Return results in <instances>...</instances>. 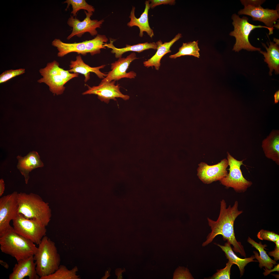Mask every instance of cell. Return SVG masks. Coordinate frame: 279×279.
Returning <instances> with one entry per match:
<instances>
[{
  "mask_svg": "<svg viewBox=\"0 0 279 279\" xmlns=\"http://www.w3.org/2000/svg\"><path fill=\"white\" fill-rule=\"evenodd\" d=\"M240 1L242 4L244 6L248 5H261L265 1V0H240Z\"/></svg>",
  "mask_w": 279,
  "mask_h": 279,
  "instance_id": "cell-35",
  "label": "cell"
},
{
  "mask_svg": "<svg viewBox=\"0 0 279 279\" xmlns=\"http://www.w3.org/2000/svg\"><path fill=\"white\" fill-rule=\"evenodd\" d=\"M228 166L227 159H224L217 164L212 165L202 162L199 164L197 175L203 183L210 184L220 181L228 174L227 168Z\"/></svg>",
  "mask_w": 279,
  "mask_h": 279,
  "instance_id": "cell-12",
  "label": "cell"
},
{
  "mask_svg": "<svg viewBox=\"0 0 279 279\" xmlns=\"http://www.w3.org/2000/svg\"><path fill=\"white\" fill-rule=\"evenodd\" d=\"M220 213L216 221L207 218L211 231L207 236L206 241L203 243L202 246L207 245L217 236L221 235L224 241H227L228 243L233 245L234 251L246 257L243 246L235 238L234 227L235 219L243 211L238 210V203L237 201H235L232 207L229 205L227 207L226 203L223 199L220 201Z\"/></svg>",
  "mask_w": 279,
  "mask_h": 279,
  "instance_id": "cell-1",
  "label": "cell"
},
{
  "mask_svg": "<svg viewBox=\"0 0 279 279\" xmlns=\"http://www.w3.org/2000/svg\"><path fill=\"white\" fill-rule=\"evenodd\" d=\"M18 193L14 191L0 198V237L10 229L11 221L16 218L18 214Z\"/></svg>",
  "mask_w": 279,
  "mask_h": 279,
  "instance_id": "cell-9",
  "label": "cell"
},
{
  "mask_svg": "<svg viewBox=\"0 0 279 279\" xmlns=\"http://www.w3.org/2000/svg\"><path fill=\"white\" fill-rule=\"evenodd\" d=\"M63 3L67 4L66 10L68 9L70 5H72V10L71 13L74 16H76L77 12L81 9L85 10L89 13H93L95 11L94 7L88 4L85 0H66Z\"/></svg>",
  "mask_w": 279,
  "mask_h": 279,
  "instance_id": "cell-29",
  "label": "cell"
},
{
  "mask_svg": "<svg viewBox=\"0 0 279 279\" xmlns=\"http://www.w3.org/2000/svg\"><path fill=\"white\" fill-rule=\"evenodd\" d=\"M262 45L266 50V52L261 50L259 51L264 56V61L268 64L269 69V74L270 76L272 75V73L274 70L276 74L279 73V48L276 43L270 41L269 44L268 43V47L266 45L262 43Z\"/></svg>",
  "mask_w": 279,
  "mask_h": 279,
  "instance_id": "cell-21",
  "label": "cell"
},
{
  "mask_svg": "<svg viewBox=\"0 0 279 279\" xmlns=\"http://www.w3.org/2000/svg\"><path fill=\"white\" fill-rule=\"evenodd\" d=\"M108 40L105 35L99 34L92 40H86L84 42L87 53H90L92 56L99 53L101 49L106 48L104 44Z\"/></svg>",
  "mask_w": 279,
  "mask_h": 279,
  "instance_id": "cell-27",
  "label": "cell"
},
{
  "mask_svg": "<svg viewBox=\"0 0 279 279\" xmlns=\"http://www.w3.org/2000/svg\"><path fill=\"white\" fill-rule=\"evenodd\" d=\"M1 251L14 258L17 262L34 256L38 247L34 243L17 233L13 227L0 237Z\"/></svg>",
  "mask_w": 279,
  "mask_h": 279,
  "instance_id": "cell-4",
  "label": "cell"
},
{
  "mask_svg": "<svg viewBox=\"0 0 279 279\" xmlns=\"http://www.w3.org/2000/svg\"><path fill=\"white\" fill-rule=\"evenodd\" d=\"M115 81L113 80L107 82L101 81L98 86L92 87L86 84L88 89L82 94L97 95L98 99L107 103H108L111 99L116 100V98H120L125 100L129 99V96L123 94L121 92L119 85H115Z\"/></svg>",
  "mask_w": 279,
  "mask_h": 279,
  "instance_id": "cell-11",
  "label": "cell"
},
{
  "mask_svg": "<svg viewBox=\"0 0 279 279\" xmlns=\"http://www.w3.org/2000/svg\"><path fill=\"white\" fill-rule=\"evenodd\" d=\"M75 60H71L69 65V71L74 73H80L83 75L85 77L84 81L86 82L90 78V73L95 74L100 79H104L107 76V74L101 72L100 69L103 68L105 65L95 67H92L85 63L80 55L76 56Z\"/></svg>",
  "mask_w": 279,
  "mask_h": 279,
  "instance_id": "cell-18",
  "label": "cell"
},
{
  "mask_svg": "<svg viewBox=\"0 0 279 279\" xmlns=\"http://www.w3.org/2000/svg\"><path fill=\"white\" fill-rule=\"evenodd\" d=\"M78 271V268L76 266L69 270L66 266L60 265L53 273L41 279H80V276L77 275Z\"/></svg>",
  "mask_w": 279,
  "mask_h": 279,
  "instance_id": "cell-26",
  "label": "cell"
},
{
  "mask_svg": "<svg viewBox=\"0 0 279 279\" xmlns=\"http://www.w3.org/2000/svg\"><path fill=\"white\" fill-rule=\"evenodd\" d=\"M34 256L17 262L9 275V279H22L28 276L29 279H40L36 270Z\"/></svg>",
  "mask_w": 279,
  "mask_h": 279,
  "instance_id": "cell-15",
  "label": "cell"
},
{
  "mask_svg": "<svg viewBox=\"0 0 279 279\" xmlns=\"http://www.w3.org/2000/svg\"><path fill=\"white\" fill-rule=\"evenodd\" d=\"M278 9H264L260 5L244 6L238 12L239 15L244 14L252 17L253 21L264 23L266 26L274 29V25L279 18Z\"/></svg>",
  "mask_w": 279,
  "mask_h": 279,
  "instance_id": "cell-13",
  "label": "cell"
},
{
  "mask_svg": "<svg viewBox=\"0 0 279 279\" xmlns=\"http://www.w3.org/2000/svg\"><path fill=\"white\" fill-rule=\"evenodd\" d=\"M122 274L121 273H120L119 274V276L118 277V279H122Z\"/></svg>",
  "mask_w": 279,
  "mask_h": 279,
  "instance_id": "cell-42",
  "label": "cell"
},
{
  "mask_svg": "<svg viewBox=\"0 0 279 279\" xmlns=\"http://www.w3.org/2000/svg\"><path fill=\"white\" fill-rule=\"evenodd\" d=\"M275 243L276 244L274 250L269 252L268 254L274 258V260L277 261L279 259V239L277 240Z\"/></svg>",
  "mask_w": 279,
  "mask_h": 279,
  "instance_id": "cell-36",
  "label": "cell"
},
{
  "mask_svg": "<svg viewBox=\"0 0 279 279\" xmlns=\"http://www.w3.org/2000/svg\"><path fill=\"white\" fill-rule=\"evenodd\" d=\"M150 8L153 9L157 6L162 4L174 5L175 4V0H150Z\"/></svg>",
  "mask_w": 279,
  "mask_h": 279,
  "instance_id": "cell-34",
  "label": "cell"
},
{
  "mask_svg": "<svg viewBox=\"0 0 279 279\" xmlns=\"http://www.w3.org/2000/svg\"><path fill=\"white\" fill-rule=\"evenodd\" d=\"M18 214L27 219L35 220L46 226L51 217V211L47 203L38 195L21 192L17 194Z\"/></svg>",
  "mask_w": 279,
  "mask_h": 279,
  "instance_id": "cell-2",
  "label": "cell"
},
{
  "mask_svg": "<svg viewBox=\"0 0 279 279\" xmlns=\"http://www.w3.org/2000/svg\"><path fill=\"white\" fill-rule=\"evenodd\" d=\"M257 237L261 240H266L274 242L279 239V235L274 232L261 229L257 234Z\"/></svg>",
  "mask_w": 279,
  "mask_h": 279,
  "instance_id": "cell-32",
  "label": "cell"
},
{
  "mask_svg": "<svg viewBox=\"0 0 279 279\" xmlns=\"http://www.w3.org/2000/svg\"><path fill=\"white\" fill-rule=\"evenodd\" d=\"M34 255L40 279L53 273L58 268L60 258L54 242L47 236L42 238Z\"/></svg>",
  "mask_w": 279,
  "mask_h": 279,
  "instance_id": "cell-3",
  "label": "cell"
},
{
  "mask_svg": "<svg viewBox=\"0 0 279 279\" xmlns=\"http://www.w3.org/2000/svg\"><path fill=\"white\" fill-rule=\"evenodd\" d=\"M231 18L233 20L232 24L234 27V30L231 32L229 35L234 37L236 42L233 50L239 52L242 49L249 51H259L261 49L253 46L249 41V35L252 30L257 28H265L269 30V35L273 33L274 29L266 26L261 25H255L250 23L247 17L243 16L241 18L236 14H233Z\"/></svg>",
  "mask_w": 279,
  "mask_h": 279,
  "instance_id": "cell-6",
  "label": "cell"
},
{
  "mask_svg": "<svg viewBox=\"0 0 279 279\" xmlns=\"http://www.w3.org/2000/svg\"><path fill=\"white\" fill-rule=\"evenodd\" d=\"M274 103H277L279 101V91H277L274 95Z\"/></svg>",
  "mask_w": 279,
  "mask_h": 279,
  "instance_id": "cell-39",
  "label": "cell"
},
{
  "mask_svg": "<svg viewBox=\"0 0 279 279\" xmlns=\"http://www.w3.org/2000/svg\"><path fill=\"white\" fill-rule=\"evenodd\" d=\"M262 147L266 158L279 165V132L273 130L262 141Z\"/></svg>",
  "mask_w": 279,
  "mask_h": 279,
  "instance_id": "cell-20",
  "label": "cell"
},
{
  "mask_svg": "<svg viewBox=\"0 0 279 279\" xmlns=\"http://www.w3.org/2000/svg\"><path fill=\"white\" fill-rule=\"evenodd\" d=\"M52 45L57 48L58 52L57 56L62 57L72 52H76L78 54L83 56L87 55L84 41L73 43L64 42L60 40L55 39L52 42Z\"/></svg>",
  "mask_w": 279,
  "mask_h": 279,
  "instance_id": "cell-23",
  "label": "cell"
},
{
  "mask_svg": "<svg viewBox=\"0 0 279 279\" xmlns=\"http://www.w3.org/2000/svg\"><path fill=\"white\" fill-rule=\"evenodd\" d=\"M150 3L149 0L145 1L144 11L138 18L135 17V7L133 6L129 16L130 20L127 24V25L129 27L136 26L139 28L140 30L139 36L141 37L143 36L144 32H146L151 38L154 36L153 30L150 27L148 21V13L150 8Z\"/></svg>",
  "mask_w": 279,
  "mask_h": 279,
  "instance_id": "cell-17",
  "label": "cell"
},
{
  "mask_svg": "<svg viewBox=\"0 0 279 279\" xmlns=\"http://www.w3.org/2000/svg\"><path fill=\"white\" fill-rule=\"evenodd\" d=\"M39 72L42 77L37 80L39 83H44L54 95L62 94L65 90V84L68 81L78 77L79 74L72 73L59 67L58 62L54 60L48 63L46 66L40 69Z\"/></svg>",
  "mask_w": 279,
  "mask_h": 279,
  "instance_id": "cell-5",
  "label": "cell"
},
{
  "mask_svg": "<svg viewBox=\"0 0 279 279\" xmlns=\"http://www.w3.org/2000/svg\"><path fill=\"white\" fill-rule=\"evenodd\" d=\"M274 41L275 42V43H277L279 45V40L276 38H274Z\"/></svg>",
  "mask_w": 279,
  "mask_h": 279,
  "instance_id": "cell-41",
  "label": "cell"
},
{
  "mask_svg": "<svg viewBox=\"0 0 279 279\" xmlns=\"http://www.w3.org/2000/svg\"><path fill=\"white\" fill-rule=\"evenodd\" d=\"M216 245L221 248L224 252L228 260L232 262L234 264L237 265L240 271L241 277L243 275L245 267L248 263L252 262L258 261L253 260L255 258L254 255H252L250 257L244 259H242L238 257L234 253L231 245L227 242L225 243L224 245H222L219 244H217Z\"/></svg>",
  "mask_w": 279,
  "mask_h": 279,
  "instance_id": "cell-25",
  "label": "cell"
},
{
  "mask_svg": "<svg viewBox=\"0 0 279 279\" xmlns=\"http://www.w3.org/2000/svg\"><path fill=\"white\" fill-rule=\"evenodd\" d=\"M227 159L229 172L220 181L221 183L227 187L233 188L237 192H245L252 184V182L246 179L243 176L241 169L245 160H238L234 158L228 152Z\"/></svg>",
  "mask_w": 279,
  "mask_h": 279,
  "instance_id": "cell-7",
  "label": "cell"
},
{
  "mask_svg": "<svg viewBox=\"0 0 279 279\" xmlns=\"http://www.w3.org/2000/svg\"><path fill=\"white\" fill-rule=\"evenodd\" d=\"M5 185L4 180L2 179H0V196H1L5 190Z\"/></svg>",
  "mask_w": 279,
  "mask_h": 279,
  "instance_id": "cell-38",
  "label": "cell"
},
{
  "mask_svg": "<svg viewBox=\"0 0 279 279\" xmlns=\"http://www.w3.org/2000/svg\"><path fill=\"white\" fill-rule=\"evenodd\" d=\"M247 241L259 252V254L257 252L255 251H253L255 258L258 261L259 263V266L260 268L264 267L265 269H270L273 268L274 265L277 264L276 261L272 259L265 250L264 249H266L265 247L267 246L266 244L263 245L261 242L258 243L250 237H249Z\"/></svg>",
  "mask_w": 279,
  "mask_h": 279,
  "instance_id": "cell-24",
  "label": "cell"
},
{
  "mask_svg": "<svg viewBox=\"0 0 279 279\" xmlns=\"http://www.w3.org/2000/svg\"><path fill=\"white\" fill-rule=\"evenodd\" d=\"M17 158L18 160L17 168L24 176L26 184L28 183L29 178V173L34 169L44 166L39 155L36 151H31L24 157L18 155Z\"/></svg>",
  "mask_w": 279,
  "mask_h": 279,
  "instance_id": "cell-16",
  "label": "cell"
},
{
  "mask_svg": "<svg viewBox=\"0 0 279 279\" xmlns=\"http://www.w3.org/2000/svg\"><path fill=\"white\" fill-rule=\"evenodd\" d=\"M12 221L13 227L17 233L37 245L46 235L45 226L35 220L27 219L18 214Z\"/></svg>",
  "mask_w": 279,
  "mask_h": 279,
  "instance_id": "cell-8",
  "label": "cell"
},
{
  "mask_svg": "<svg viewBox=\"0 0 279 279\" xmlns=\"http://www.w3.org/2000/svg\"><path fill=\"white\" fill-rule=\"evenodd\" d=\"M234 264L228 260L225 267L223 269L217 270V272L210 279H229L230 278V269L232 266Z\"/></svg>",
  "mask_w": 279,
  "mask_h": 279,
  "instance_id": "cell-31",
  "label": "cell"
},
{
  "mask_svg": "<svg viewBox=\"0 0 279 279\" xmlns=\"http://www.w3.org/2000/svg\"><path fill=\"white\" fill-rule=\"evenodd\" d=\"M182 34L179 33L171 41L164 42L159 40L156 42L157 45V51L155 54L151 58L143 62L144 66L147 68L154 66L156 70H158L160 66V60L162 57L166 54L171 52V47L176 41L182 37Z\"/></svg>",
  "mask_w": 279,
  "mask_h": 279,
  "instance_id": "cell-19",
  "label": "cell"
},
{
  "mask_svg": "<svg viewBox=\"0 0 279 279\" xmlns=\"http://www.w3.org/2000/svg\"><path fill=\"white\" fill-rule=\"evenodd\" d=\"M174 279H192V277L187 268L179 266L175 270L173 275Z\"/></svg>",
  "mask_w": 279,
  "mask_h": 279,
  "instance_id": "cell-33",
  "label": "cell"
},
{
  "mask_svg": "<svg viewBox=\"0 0 279 279\" xmlns=\"http://www.w3.org/2000/svg\"><path fill=\"white\" fill-rule=\"evenodd\" d=\"M198 41H193L188 43H183L182 46L179 49L176 53L169 56L171 59H175L177 57L185 56H192L199 58L200 49L198 45Z\"/></svg>",
  "mask_w": 279,
  "mask_h": 279,
  "instance_id": "cell-28",
  "label": "cell"
},
{
  "mask_svg": "<svg viewBox=\"0 0 279 279\" xmlns=\"http://www.w3.org/2000/svg\"><path fill=\"white\" fill-rule=\"evenodd\" d=\"M86 17L81 21L73 16H71L67 21V24L72 27V31L67 39L69 40L75 36L80 37L85 33L88 32L92 36L97 35L98 32L96 29L100 28L104 19L100 20H91L90 19L93 13H89L84 11Z\"/></svg>",
  "mask_w": 279,
  "mask_h": 279,
  "instance_id": "cell-10",
  "label": "cell"
},
{
  "mask_svg": "<svg viewBox=\"0 0 279 279\" xmlns=\"http://www.w3.org/2000/svg\"><path fill=\"white\" fill-rule=\"evenodd\" d=\"M264 269L265 271L263 273V274L265 276L267 275L272 272L277 271L278 272H279V264H277L275 266L274 268L273 269Z\"/></svg>",
  "mask_w": 279,
  "mask_h": 279,
  "instance_id": "cell-37",
  "label": "cell"
},
{
  "mask_svg": "<svg viewBox=\"0 0 279 279\" xmlns=\"http://www.w3.org/2000/svg\"><path fill=\"white\" fill-rule=\"evenodd\" d=\"M0 263L1 264L2 266H3L6 269H8L9 268V266L8 264L5 262L4 261L2 260H0Z\"/></svg>",
  "mask_w": 279,
  "mask_h": 279,
  "instance_id": "cell-40",
  "label": "cell"
},
{
  "mask_svg": "<svg viewBox=\"0 0 279 279\" xmlns=\"http://www.w3.org/2000/svg\"><path fill=\"white\" fill-rule=\"evenodd\" d=\"M138 58L134 52L131 53L126 58H119L118 60L111 64V70L109 72L107 76L101 81L107 82L124 78H135L136 76V73L133 71L127 72L126 71L131 63Z\"/></svg>",
  "mask_w": 279,
  "mask_h": 279,
  "instance_id": "cell-14",
  "label": "cell"
},
{
  "mask_svg": "<svg viewBox=\"0 0 279 279\" xmlns=\"http://www.w3.org/2000/svg\"><path fill=\"white\" fill-rule=\"evenodd\" d=\"M25 72V69L24 68L6 70L0 75V83L5 82L15 77L24 74Z\"/></svg>",
  "mask_w": 279,
  "mask_h": 279,
  "instance_id": "cell-30",
  "label": "cell"
},
{
  "mask_svg": "<svg viewBox=\"0 0 279 279\" xmlns=\"http://www.w3.org/2000/svg\"><path fill=\"white\" fill-rule=\"evenodd\" d=\"M114 41L112 39H110V43L108 44L105 43L104 46L111 49H112L111 51V53H114L115 57L117 58L121 57L124 53L128 51H132L140 53L144 50L150 49L157 50V45L156 43H149L147 42L132 45L126 44L125 47L118 48L114 45L113 43Z\"/></svg>",
  "mask_w": 279,
  "mask_h": 279,
  "instance_id": "cell-22",
  "label": "cell"
}]
</instances>
